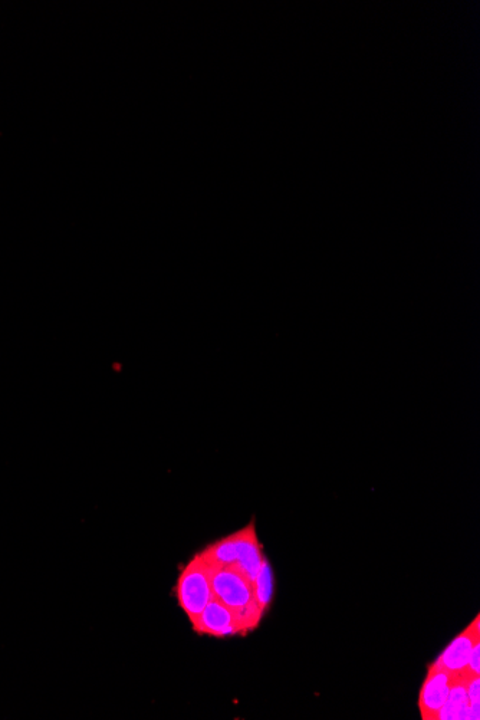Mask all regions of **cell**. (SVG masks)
Masks as SVG:
<instances>
[{
  "instance_id": "1",
  "label": "cell",
  "mask_w": 480,
  "mask_h": 720,
  "mask_svg": "<svg viewBox=\"0 0 480 720\" xmlns=\"http://www.w3.org/2000/svg\"><path fill=\"white\" fill-rule=\"evenodd\" d=\"M212 590L215 598L233 611L246 634L261 624L265 613L256 600L255 587L238 568H212Z\"/></svg>"
},
{
  "instance_id": "2",
  "label": "cell",
  "mask_w": 480,
  "mask_h": 720,
  "mask_svg": "<svg viewBox=\"0 0 480 720\" xmlns=\"http://www.w3.org/2000/svg\"><path fill=\"white\" fill-rule=\"evenodd\" d=\"M174 594L193 626L210 600L215 597L212 590V568L203 560L202 555H195L180 572Z\"/></svg>"
},
{
  "instance_id": "3",
  "label": "cell",
  "mask_w": 480,
  "mask_h": 720,
  "mask_svg": "<svg viewBox=\"0 0 480 720\" xmlns=\"http://www.w3.org/2000/svg\"><path fill=\"white\" fill-rule=\"evenodd\" d=\"M456 677L458 673L450 672L437 662L429 664L419 695V709L423 720H439L440 710L445 706Z\"/></svg>"
},
{
  "instance_id": "4",
  "label": "cell",
  "mask_w": 480,
  "mask_h": 720,
  "mask_svg": "<svg viewBox=\"0 0 480 720\" xmlns=\"http://www.w3.org/2000/svg\"><path fill=\"white\" fill-rule=\"evenodd\" d=\"M193 630L199 636L219 637V639L246 634L233 611L215 597L207 604L196 624H193Z\"/></svg>"
},
{
  "instance_id": "5",
  "label": "cell",
  "mask_w": 480,
  "mask_h": 720,
  "mask_svg": "<svg viewBox=\"0 0 480 720\" xmlns=\"http://www.w3.org/2000/svg\"><path fill=\"white\" fill-rule=\"evenodd\" d=\"M480 643L479 616L470 623L455 640L446 647L445 652L437 657L436 662L453 673H462L469 662L473 647Z\"/></svg>"
},
{
  "instance_id": "6",
  "label": "cell",
  "mask_w": 480,
  "mask_h": 720,
  "mask_svg": "<svg viewBox=\"0 0 480 720\" xmlns=\"http://www.w3.org/2000/svg\"><path fill=\"white\" fill-rule=\"evenodd\" d=\"M479 720L469 706L468 693H466L465 676L458 673L443 709L440 710L439 720Z\"/></svg>"
},
{
  "instance_id": "7",
  "label": "cell",
  "mask_w": 480,
  "mask_h": 720,
  "mask_svg": "<svg viewBox=\"0 0 480 720\" xmlns=\"http://www.w3.org/2000/svg\"><path fill=\"white\" fill-rule=\"evenodd\" d=\"M253 587H255L256 600H258L263 613H266L268 607L271 606L272 594H274V580H272L271 567H269L266 558L263 560L261 568H259L255 581H253Z\"/></svg>"
},
{
  "instance_id": "8",
  "label": "cell",
  "mask_w": 480,
  "mask_h": 720,
  "mask_svg": "<svg viewBox=\"0 0 480 720\" xmlns=\"http://www.w3.org/2000/svg\"><path fill=\"white\" fill-rule=\"evenodd\" d=\"M462 675L465 676L469 706L476 718L480 719V676L468 675V673H462Z\"/></svg>"
},
{
  "instance_id": "9",
  "label": "cell",
  "mask_w": 480,
  "mask_h": 720,
  "mask_svg": "<svg viewBox=\"0 0 480 720\" xmlns=\"http://www.w3.org/2000/svg\"><path fill=\"white\" fill-rule=\"evenodd\" d=\"M480 643L473 647V652L470 654L469 662L466 664L465 670L462 673H468V675L480 676Z\"/></svg>"
}]
</instances>
